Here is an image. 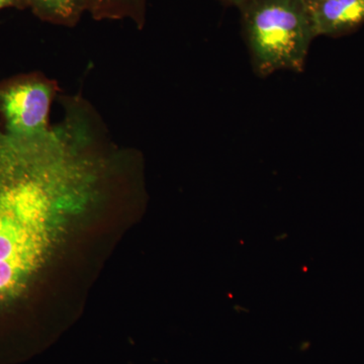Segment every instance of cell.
Masks as SVG:
<instances>
[{
  "instance_id": "obj_1",
  "label": "cell",
  "mask_w": 364,
  "mask_h": 364,
  "mask_svg": "<svg viewBox=\"0 0 364 364\" xmlns=\"http://www.w3.org/2000/svg\"><path fill=\"white\" fill-rule=\"evenodd\" d=\"M241 11L253 66L260 75L303 70L317 38L306 0H249Z\"/></svg>"
},
{
  "instance_id": "obj_2",
  "label": "cell",
  "mask_w": 364,
  "mask_h": 364,
  "mask_svg": "<svg viewBox=\"0 0 364 364\" xmlns=\"http://www.w3.org/2000/svg\"><path fill=\"white\" fill-rule=\"evenodd\" d=\"M55 79L42 72H28L0 82V124L9 135L33 136L51 129L50 114L59 97Z\"/></svg>"
},
{
  "instance_id": "obj_3",
  "label": "cell",
  "mask_w": 364,
  "mask_h": 364,
  "mask_svg": "<svg viewBox=\"0 0 364 364\" xmlns=\"http://www.w3.org/2000/svg\"><path fill=\"white\" fill-rule=\"evenodd\" d=\"M308 4L317 37L339 35L364 23V0H317Z\"/></svg>"
},
{
  "instance_id": "obj_4",
  "label": "cell",
  "mask_w": 364,
  "mask_h": 364,
  "mask_svg": "<svg viewBox=\"0 0 364 364\" xmlns=\"http://www.w3.org/2000/svg\"><path fill=\"white\" fill-rule=\"evenodd\" d=\"M148 0H87V13L95 21H130L142 30Z\"/></svg>"
},
{
  "instance_id": "obj_5",
  "label": "cell",
  "mask_w": 364,
  "mask_h": 364,
  "mask_svg": "<svg viewBox=\"0 0 364 364\" xmlns=\"http://www.w3.org/2000/svg\"><path fill=\"white\" fill-rule=\"evenodd\" d=\"M28 9L44 23L74 28L87 13V0H26Z\"/></svg>"
},
{
  "instance_id": "obj_6",
  "label": "cell",
  "mask_w": 364,
  "mask_h": 364,
  "mask_svg": "<svg viewBox=\"0 0 364 364\" xmlns=\"http://www.w3.org/2000/svg\"><path fill=\"white\" fill-rule=\"evenodd\" d=\"M4 9H28L26 0H0V11Z\"/></svg>"
},
{
  "instance_id": "obj_7",
  "label": "cell",
  "mask_w": 364,
  "mask_h": 364,
  "mask_svg": "<svg viewBox=\"0 0 364 364\" xmlns=\"http://www.w3.org/2000/svg\"><path fill=\"white\" fill-rule=\"evenodd\" d=\"M221 1L225 2V4H231V6H235L239 7V9H242L246 4L249 1V0H221Z\"/></svg>"
},
{
  "instance_id": "obj_8",
  "label": "cell",
  "mask_w": 364,
  "mask_h": 364,
  "mask_svg": "<svg viewBox=\"0 0 364 364\" xmlns=\"http://www.w3.org/2000/svg\"><path fill=\"white\" fill-rule=\"evenodd\" d=\"M308 4H311V2L317 1V0H306Z\"/></svg>"
}]
</instances>
